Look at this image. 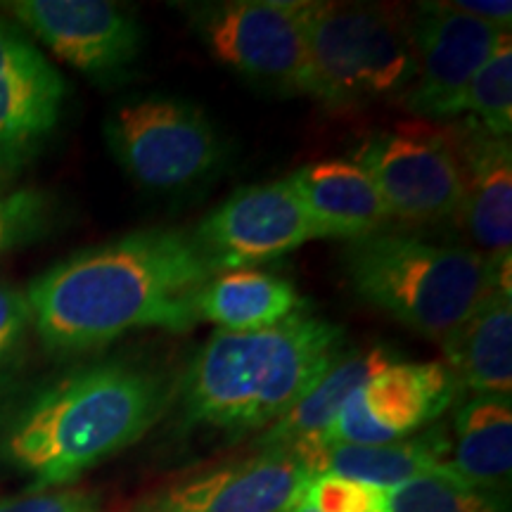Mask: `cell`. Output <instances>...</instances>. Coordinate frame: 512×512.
Listing matches in <instances>:
<instances>
[{
	"label": "cell",
	"mask_w": 512,
	"mask_h": 512,
	"mask_svg": "<svg viewBox=\"0 0 512 512\" xmlns=\"http://www.w3.org/2000/svg\"><path fill=\"white\" fill-rule=\"evenodd\" d=\"M219 273L190 230L145 228L67 256L24 297L43 347L72 356L133 330H190L202 287Z\"/></svg>",
	"instance_id": "obj_1"
},
{
	"label": "cell",
	"mask_w": 512,
	"mask_h": 512,
	"mask_svg": "<svg viewBox=\"0 0 512 512\" xmlns=\"http://www.w3.org/2000/svg\"><path fill=\"white\" fill-rule=\"evenodd\" d=\"M176 399L159 370L110 361L76 370L12 420L5 456L31 477L29 491L64 489L143 439Z\"/></svg>",
	"instance_id": "obj_2"
},
{
	"label": "cell",
	"mask_w": 512,
	"mask_h": 512,
	"mask_svg": "<svg viewBox=\"0 0 512 512\" xmlns=\"http://www.w3.org/2000/svg\"><path fill=\"white\" fill-rule=\"evenodd\" d=\"M347 354L344 328L306 306L273 328L211 335L176 399L188 425L238 437L268 430Z\"/></svg>",
	"instance_id": "obj_3"
},
{
	"label": "cell",
	"mask_w": 512,
	"mask_h": 512,
	"mask_svg": "<svg viewBox=\"0 0 512 512\" xmlns=\"http://www.w3.org/2000/svg\"><path fill=\"white\" fill-rule=\"evenodd\" d=\"M342 266L363 302L439 344L489 290L484 254L389 228L347 242Z\"/></svg>",
	"instance_id": "obj_4"
},
{
	"label": "cell",
	"mask_w": 512,
	"mask_h": 512,
	"mask_svg": "<svg viewBox=\"0 0 512 512\" xmlns=\"http://www.w3.org/2000/svg\"><path fill=\"white\" fill-rule=\"evenodd\" d=\"M302 29L320 86V105L354 110L399 100L415 79L408 12L389 5L285 0Z\"/></svg>",
	"instance_id": "obj_5"
},
{
	"label": "cell",
	"mask_w": 512,
	"mask_h": 512,
	"mask_svg": "<svg viewBox=\"0 0 512 512\" xmlns=\"http://www.w3.org/2000/svg\"><path fill=\"white\" fill-rule=\"evenodd\" d=\"M176 8L214 60L233 74L278 95L320 102L309 46L285 0H202Z\"/></svg>",
	"instance_id": "obj_6"
},
{
	"label": "cell",
	"mask_w": 512,
	"mask_h": 512,
	"mask_svg": "<svg viewBox=\"0 0 512 512\" xmlns=\"http://www.w3.org/2000/svg\"><path fill=\"white\" fill-rule=\"evenodd\" d=\"M105 143L117 164L150 190H181L214 174L223 140L195 102L166 93L133 95L107 114Z\"/></svg>",
	"instance_id": "obj_7"
},
{
	"label": "cell",
	"mask_w": 512,
	"mask_h": 512,
	"mask_svg": "<svg viewBox=\"0 0 512 512\" xmlns=\"http://www.w3.org/2000/svg\"><path fill=\"white\" fill-rule=\"evenodd\" d=\"M394 221L437 226L460 216L463 174L446 126L413 124L375 131L354 152Z\"/></svg>",
	"instance_id": "obj_8"
},
{
	"label": "cell",
	"mask_w": 512,
	"mask_h": 512,
	"mask_svg": "<svg viewBox=\"0 0 512 512\" xmlns=\"http://www.w3.org/2000/svg\"><path fill=\"white\" fill-rule=\"evenodd\" d=\"M221 273L264 264L323 240L290 178L238 188L192 230Z\"/></svg>",
	"instance_id": "obj_9"
},
{
	"label": "cell",
	"mask_w": 512,
	"mask_h": 512,
	"mask_svg": "<svg viewBox=\"0 0 512 512\" xmlns=\"http://www.w3.org/2000/svg\"><path fill=\"white\" fill-rule=\"evenodd\" d=\"M415 79L399 105L434 121L460 117L463 95L494 53L503 29L453 8L451 3H418L408 12Z\"/></svg>",
	"instance_id": "obj_10"
},
{
	"label": "cell",
	"mask_w": 512,
	"mask_h": 512,
	"mask_svg": "<svg viewBox=\"0 0 512 512\" xmlns=\"http://www.w3.org/2000/svg\"><path fill=\"white\" fill-rule=\"evenodd\" d=\"M3 8L50 53L95 81L121 79L143 53L136 12L110 0H10Z\"/></svg>",
	"instance_id": "obj_11"
},
{
	"label": "cell",
	"mask_w": 512,
	"mask_h": 512,
	"mask_svg": "<svg viewBox=\"0 0 512 512\" xmlns=\"http://www.w3.org/2000/svg\"><path fill=\"white\" fill-rule=\"evenodd\" d=\"M311 472L292 448H261L183 482L162 486L131 512H292Z\"/></svg>",
	"instance_id": "obj_12"
},
{
	"label": "cell",
	"mask_w": 512,
	"mask_h": 512,
	"mask_svg": "<svg viewBox=\"0 0 512 512\" xmlns=\"http://www.w3.org/2000/svg\"><path fill=\"white\" fill-rule=\"evenodd\" d=\"M67 81L19 24L0 17V164L17 174L60 124Z\"/></svg>",
	"instance_id": "obj_13"
},
{
	"label": "cell",
	"mask_w": 512,
	"mask_h": 512,
	"mask_svg": "<svg viewBox=\"0 0 512 512\" xmlns=\"http://www.w3.org/2000/svg\"><path fill=\"white\" fill-rule=\"evenodd\" d=\"M463 174V216L479 254L512 252V147L491 136L475 119L446 126ZM458 216V219H460Z\"/></svg>",
	"instance_id": "obj_14"
},
{
	"label": "cell",
	"mask_w": 512,
	"mask_h": 512,
	"mask_svg": "<svg viewBox=\"0 0 512 512\" xmlns=\"http://www.w3.org/2000/svg\"><path fill=\"white\" fill-rule=\"evenodd\" d=\"M292 451L304 460L311 477L337 475L392 491L448 463L451 434L437 425L392 444L349 446L313 441L294 446Z\"/></svg>",
	"instance_id": "obj_15"
},
{
	"label": "cell",
	"mask_w": 512,
	"mask_h": 512,
	"mask_svg": "<svg viewBox=\"0 0 512 512\" xmlns=\"http://www.w3.org/2000/svg\"><path fill=\"white\" fill-rule=\"evenodd\" d=\"M325 238L351 242L394 221L380 190L361 166L347 159L306 164L287 176Z\"/></svg>",
	"instance_id": "obj_16"
},
{
	"label": "cell",
	"mask_w": 512,
	"mask_h": 512,
	"mask_svg": "<svg viewBox=\"0 0 512 512\" xmlns=\"http://www.w3.org/2000/svg\"><path fill=\"white\" fill-rule=\"evenodd\" d=\"M446 366L472 394H512V294L489 290L441 342Z\"/></svg>",
	"instance_id": "obj_17"
},
{
	"label": "cell",
	"mask_w": 512,
	"mask_h": 512,
	"mask_svg": "<svg viewBox=\"0 0 512 512\" xmlns=\"http://www.w3.org/2000/svg\"><path fill=\"white\" fill-rule=\"evenodd\" d=\"M460 382L444 361L401 363L380 370L363 387L368 413L396 439L413 437L458 401Z\"/></svg>",
	"instance_id": "obj_18"
},
{
	"label": "cell",
	"mask_w": 512,
	"mask_h": 512,
	"mask_svg": "<svg viewBox=\"0 0 512 512\" xmlns=\"http://www.w3.org/2000/svg\"><path fill=\"white\" fill-rule=\"evenodd\" d=\"M448 467L465 482L508 491L512 475V399L472 394L460 403L451 430Z\"/></svg>",
	"instance_id": "obj_19"
},
{
	"label": "cell",
	"mask_w": 512,
	"mask_h": 512,
	"mask_svg": "<svg viewBox=\"0 0 512 512\" xmlns=\"http://www.w3.org/2000/svg\"><path fill=\"white\" fill-rule=\"evenodd\" d=\"M306 306L290 280L238 268L219 273L202 287L197 316L219 325L223 332H254L273 328Z\"/></svg>",
	"instance_id": "obj_20"
},
{
	"label": "cell",
	"mask_w": 512,
	"mask_h": 512,
	"mask_svg": "<svg viewBox=\"0 0 512 512\" xmlns=\"http://www.w3.org/2000/svg\"><path fill=\"white\" fill-rule=\"evenodd\" d=\"M399 361L396 351L389 347H370L366 351H349L328 375L304 396L292 411H287L275 425L261 434V448H294L311 444L323 437L332 425L339 408L358 389L368 384L392 363Z\"/></svg>",
	"instance_id": "obj_21"
},
{
	"label": "cell",
	"mask_w": 512,
	"mask_h": 512,
	"mask_svg": "<svg viewBox=\"0 0 512 512\" xmlns=\"http://www.w3.org/2000/svg\"><path fill=\"white\" fill-rule=\"evenodd\" d=\"M389 512H510V498L465 482L444 463L389 491Z\"/></svg>",
	"instance_id": "obj_22"
},
{
	"label": "cell",
	"mask_w": 512,
	"mask_h": 512,
	"mask_svg": "<svg viewBox=\"0 0 512 512\" xmlns=\"http://www.w3.org/2000/svg\"><path fill=\"white\" fill-rule=\"evenodd\" d=\"M470 112L491 136L510 138L512 131V38L503 31L494 53L470 81L460 114Z\"/></svg>",
	"instance_id": "obj_23"
},
{
	"label": "cell",
	"mask_w": 512,
	"mask_h": 512,
	"mask_svg": "<svg viewBox=\"0 0 512 512\" xmlns=\"http://www.w3.org/2000/svg\"><path fill=\"white\" fill-rule=\"evenodd\" d=\"M55 200L36 188L8 190L0 195V254L31 245L50 233Z\"/></svg>",
	"instance_id": "obj_24"
},
{
	"label": "cell",
	"mask_w": 512,
	"mask_h": 512,
	"mask_svg": "<svg viewBox=\"0 0 512 512\" xmlns=\"http://www.w3.org/2000/svg\"><path fill=\"white\" fill-rule=\"evenodd\" d=\"M311 512H389V491L337 475L311 477L302 494Z\"/></svg>",
	"instance_id": "obj_25"
},
{
	"label": "cell",
	"mask_w": 512,
	"mask_h": 512,
	"mask_svg": "<svg viewBox=\"0 0 512 512\" xmlns=\"http://www.w3.org/2000/svg\"><path fill=\"white\" fill-rule=\"evenodd\" d=\"M0 512H102V498L98 491L74 489V486L27 491V494L0 498Z\"/></svg>",
	"instance_id": "obj_26"
},
{
	"label": "cell",
	"mask_w": 512,
	"mask_h": 512,
	"mask_svg": "<svg viewBox=\"0 0 512 512\" xmlns=\"http://www.w3.org/2000/svg\"><path fill=\"white\" fill-rule=\"evenodd\" d=\"M31 325L27 297L0 278V368L17 354Z\"/></svg>",
	"instance_id": "obj_27"
},
{
	"label": "cell",
	"mask_w": 512,
	"mask_h": 512,
	"mask_svg": "<svg viewBox=\"0 0 512 512\" xmlns=\"http://www.w3.org/2000/svg\"><path fill=\"white\" fill-rule=\"evenodd\" d=\"M453 8L465 12V15L482 19V22L491 24V27L510 31L512 27V3H501V0H494V3H484V0H448Z\"/></svg>",
	"instance_id": "obj_28"
},
{
	"label": "cell",
	"mask_w": 512,
	"mask_h": 512,
	"mask_svg": "<svg viewBox=\"0 0 512 512\" xmlns=\"http://www.w3.org/2000/svg\"><path fill=\"white\" fill-rule=\"evenodd\" d=\"M12 176H15V171L8 169L5 164H0V195H3V192H8L10 183H12Z\"/></svg>",
	"instance_id": "obj_29"
},
{
	"label": "cell",
	"mask_w": 512,
	"mask_h": 512,
	"mask_svg": "<svg viewBox=\"0 0 512 512\" xmlns=\"http://www.w3.org/2000/svg\"><path fill=\"white\" fill-rule=\"evenodd\" d=\"M292 512H311V510H309V508H306V505H302V503H299V505H297V508H294Z\"/></svg>",
	"instance_id": "obj_30"
}]
</instances>
